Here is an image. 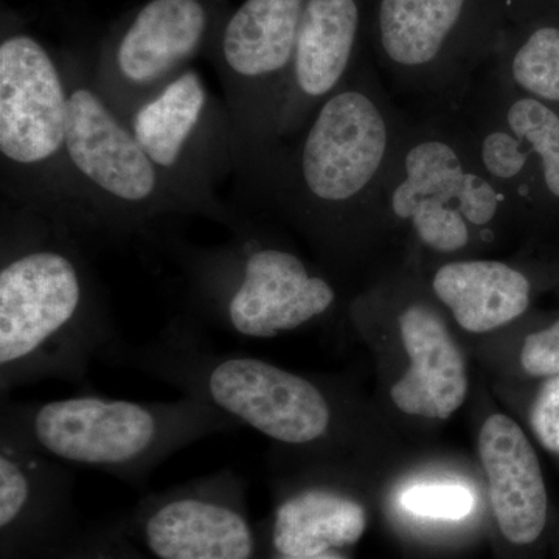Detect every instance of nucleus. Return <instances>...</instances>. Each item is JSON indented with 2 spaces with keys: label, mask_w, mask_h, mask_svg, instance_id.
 Wrapping results in <instances>:
<instances>
[{
  "label": "nucleus",
  "mask_w": 559,
  "mask_h": 559,
  "mask_svg": "<svg viewBox=\"0 0 559 559\" xmlns=\"http://www.w3.org/2000/svg\"><path fill=\"white\" fill-rule=\"evenodd\" d=\"M0 234L2 399L44 380L84 384L121 340L79 237L7 201Z\"/></svg>",
  "instance_id": "f257e3e1"
},
{
  "label": "nucleus",
  "mask_w": 559,
  "mask_h": 559,
  "mask_svg": "<svg viewBox=\"0 0 559 559\" xmlns=\"http://www.w3.org/2000/svg\"><path fill=\"white\" fill-rule=\"evenodd\" d=\"M411 124L369 51L283 143L264 201L322 248H347L378 230L381 190Z\"/></svg>",
  "instance_id": "f03ea898"
},
{
  "label": "nucleus",
  "mask_w": 559,
  "mask_h": 559,
  "mask_svg": "<svg viewBox=\"0 0 559 559\" xmlns=\"http://www.w3.org/2000/svg\"><path fill=\"white\" fill-rule=\"evenodd\" d=\"M238 429L227 415L187 396L138 403L80 393L33 403L2 399L0 406L2 439L132 484L189 444Z\"/></svg>",
  "instance_id": "7ed1b4c3"
},
{
  "label": "nucleus",
  "mask_w": 559,
  "mask_h": 559,
  "mask_svg": "<svg viewBox=\"0 0 559 559\" xmlns=\"http://www.w3.org/2000/svg\"><path fill=\"white\" fill-rule=\"evenodd\" d=\"M103 360L165 382L286 447L318 444L334 429L333 401L314 381L245 353L216 352L186 319L171 320L148 344L120 341Z\"/></svg>",
  "instance_id": "20e7f679"
},
{
  "label": "nucleus",
  "mask_w": 559,
  "mask_h": 559,
  "mask_svg": "<svg viewBox=\"0 0 559 559\" xmlns=\"http://www.w3.org/2000/svg\"><path fill=\"white\" fill-rule=\"evenodd\" d=\"M69 87L61 50L2 21L0 168L3 201L86 235L68 164Z\"/></svg>",
  "instance_id": "39448f33"
},
{
  "label": "nucleus",
  "mask_w": 559,
  "mask_h": 559,
  "mask_svg": "<svg viewBox=\"0 0 559 559\" xmlns=\"http://www.w3.org/2000/svg\"><path fill=\"white\" fill-rule=\"evenodd\" d=\"M516 215L509 194L481 170L454 114L412 121L381 190L378 230L401 229L430 252L455 255L492 241Z\"/></svg>",
  "instance_id": "423d86ee"
},
{
  "label": "nucleus",
  "mask_w": 559,
  "mask_h": 559,
  "mask_svg": "<svg viewBox=\"0 0 559 559\" xmlns=\"http://www.w3.org/2000/svg\"><path fill=\"white\" fill-rule=\"evenodd\" d=\"M218 246L167 242L201 318L241 337L271 340L333 310L337 294L296 250L246 219Z\"/></svg>",
  "instance_id": "0eeeda50"
},
{
  "label": "nucleus",
  "mask_w": 559,
  "mask_h": 559,
  "mask_svg": "<svg viewBox=\"0 0 559 559\" xmlns=\"http://www.w3.org/2000/svg\"><path fill=\"white\" fill-rule=\"evenodd\" d=\"M511 0H370L377 69L430 114L462 108L509 27Z\"/></svg>",
  "instance_id": "6e6552de"
},
{
  "label": "nucleus",
  "mask_w": 559,
  "mask_h": 559,
  "mask_svg": "<svg viewBox=\"0 0 559 559\" xmlns=\"http://www.w3.org/2000/svg\"><path fill=\"white\" fill-rule=\"evenodd\" d=\"M69 87L68 164L86 235H150L154 224L187 215L127 120L106 102L92 58L61 50Z\"/></svg>",
  "instance_id": "1a4fd4ad"
},
{
  "label": "nucleus",
  "mask_w": 559,
  "mask_h": 559,
  "mask_svg": "<svg viewBox=\"0 0 559 559\" xmlns=\"http://www.w3.org/2000/svg\"><path fill=\"white\" fill-rule=\"evenodd\" d=\"M307 0H242L221 25L209 60L218 70L241 189L264 200L283 142L280 116Z\"/></svg>",
  "instance_id": "9d476101"
},
{
  "label": "nucleus",
  "mask_w": 559,
  "mask_h": 559,
  "mask_svg": "<svg viewBox=\"0 0 559 559\" xmlns=\"http://www.w3.org/2000/svg\"><path fill=\"white\" fill-rule=\"evenodd\" d=\"M187 215L235 230L245 223L218 197L235 175L237 146L224 98L191 68L123 116Z\"/></svg>",
  "instance_id": "9b49d317"
},
{
  "label": "nucleus",
  "mask_w": 559,
  "mask_h": 559,
  "mask_svg": "<svg viewBox=\"0 0 559 559\" xmlns=\"http://www.w3.org/2000/svg\"><path fill=\"white\" fill-rule=\"evenodd\" d=\"M229 0H148L106 33L92 75L121 117L200 57H210Z\"/></svg>",
  "instance_id": "f8f14e48"
},
{
  "label": "nucleus",
  "mask_w": 559,
  "mask_h": 559,
  "mask_svg": "<svg viewBox=\"0 0 559 559\" xmlns=\"http://www.w3.org/2000/svg\"><path fill=\"white\" fill-rule=\"evenodd\" d=\"M242 491L240 474L226 468L154 496L140 524L146 546L159 559H252Z\"/></svg>",
  "instance_id": "ddd939ff"
},
{
  "label": "nucleus",
  "mask_w": 559,
  "mask_h": 559,
  "mask_svg": "<svg viewBox=\"0 0 559 559\" xmlns=\"http://www.w3.org/2000/svg\"><path fill=\"white\" fill-rule=\"evenodd\" d=\"M369 3L370 0H307L280 116L283 143L304 130L312 114L344 86L369 53Z\"/></svg>",
  "instance_id": "4468645a"
},
{
  "label": "nucleus",
  "mask_w": 559,
  "mask_h": 559,
  "mask_svg": "<svg viewBox=\"0 0 559 559\" xmlns=\"http://www.w3.org/2000/svg\"><path fill=\"white\" fill-rule=\"evenodd\" d=\"M399 329L411 367L392 388L393 403L415 417L450 418L465 403L468 377L443 316L428 301H411L399 314Z\"/></svg>",
  "instance_id": "2eb2a0df"
},
{
  "label": "nucleus",
  "mask_w": 559,
  "mask_h": 559,
  "mask_svg": "<svg viewBox=\"0 0 559 559\" xmlns=\"http://www.w3.org/2000/svg\"><path fill=\"white\" fill-rule=\"evenodd\" d=\"M479 452L500 532L514 546L536 543L546 530L549 499L524 430L507 415H491L481 426Z\"/></svg>",
  "instance_id": "dca6fc26"
},
{
  "label": "nucleus",
  "mask_w": 559,
  "mask_h": 559,
  "mask_svg": "<svg viewBox=\"0 0 559 559\" xmlns=\"http://www.w3.org/2000/svg\"><path fill=\"white\" fill-rule=\"evenodd\" d=\"M436 299L469 333H488L528 310L532 283L498 260H455L441 264L430 280Z\"/></svg>",
  "instance_id": "f3484780"
},
{
  "label": "nucleus",
  "mask_w": 559,
  "mask_h": 559,
  "mask_svg": "<svg viewBox=\"0 0 559 559\" xmlns=\"http://www.w3.org/2000/svg\"><path fill=\"white\" fill-rule=\"evenodd\" d=\"M367 514L358 500L329 485H307L280 500L272 544L283 557H314L362 538Z\"/></svg>",
  "instance_id": "a211bd4d"
},
{
  "label": "nucleus",
  "mask_w": 559,
  "mask_h": 559,
  "mask_svg": "<svg viewBox=\"0 0 559 559\" xmlns=\"http://www.w3.org/2000/svg\"><path fill=\"white\" fill-rule=\"evenodd\" d=\"M514 90L559 106V17L555 11L513 10L488 66Z\"/></svg>",
  "instance_id": "6ab92c4d"
},
{
  "label": "nucleus",
  "mask_w": 559,
  "mask_h": 559,
  "mask_svg": "<svg viewBox=\"0 0 559 559\" xmlns=\"http://www.w3.org/2000/svg\"><path fill=\"white\" fill-rule=\"evenodd\" d=\"M468 97L462 108L451 114L468 135L481 170L509 194L518 212H525L535 201L536 189H540L535 157L527 143L477 92L471 91Z\"/></svg>",
  "instance_id": "aec40b11"
},
{
  "label": "nucleus",
  "mask_w": 559,
  "mask_h": 559,
  "mask_svg": "<svg viewBox=\"0 0 559 559\" xmlns=\"http://www.w3.org/2000/svg\"><path fill=\"white\" fill-rule=\"evenodd\" d=\"M473 91L506 120L514 134L527 143L538 165L540 189L554 200H559L558 110L514 90L489 68L484 70Z\"/></svg>",
  "instance_id": "412c9836"
},
{
  "label": "nucleus",
  "mask_w": 559,
  "mask_h": 559,
  "mask_svg": "<svg viewBox=\"0 0 559 559\" xmlns=\"http://www.w3.org/2000/svg\"><path fill=\"white\" fill-rule=\"evenodd\" d=\"M403 506L417 516L457 521L473 510L474 496L459 484H421L404 492Z\"/></svg>",
  "instance_id": "4be33fe9"
},
{
  "label": "nucleus",
  "mask_w": 559,
  "mask_h": 559,
  "mask_svg": "<svg viewBox=\"0 0 559 559\" xmlns=\"http://www.w3.org/2000/svg\"><path fill=\"white\" fill-rule=\"evenodd\" d=\"M528 419L539 443L559 455V373L540 385L530 407Z\"/></svg>",
  "instance_id": "5701e85b"
},
{
  "label": "nucleus",
  "mask_w": 559,
  "mask_h": 559,
  "mask_svg": "<svg viewBox=\"0 0 559 559\" xmlns=\"http://www.w3.org/2000/svg\"><path fill=\"white\" fill-rule=\"evenodd\" d=\"M521 364L532 377L549 378L559 373V320L525 337Z\"/></svg>",
  "instance_id": "b1692460"
},
{
  "label": "nucleus",
  "mask_w": 559,
  "mask_h": 559,
  "mask_svg": "<svg viewBox=\"0 0 559 559\" xmlns=\"http://www.w3.org/2000/svg\"><path fill=\"white\" fill-rule=\"evenodd\" d=\"M547 10L559 13V0H513V10Z\"/></svg>",
  "instance_id": "393cba45"
},
{
  "label": "nucleus",
  "mask_w": 559,
  "mask_h": 559,
  "mask_svg": "<svg viewBox=\"0 0 559 559\" xmlns=\"http://www.w3.org/2000/svg\"><path fill=\"white\" fill-rule=\"evenodd\" d=\"M278 559H345L337 551H325V554L314 555V557H283L280 555Z\"/></svg>",
  "instance_id": "a878e982"
},
{
  "label": "nucleus",
  "mask_w": 559,
  "mask_h": 559,
  "mask_svg": "<svg viewBox=\"0 0 559 559\" xmlns=\"http://www.w3.org/2000/svg\"><path fill=\"white\" fill-rule=\"evenodd\" d=\"M511 2H513V0H511Z\"/></svg>",
  "instance_id": "bb28decb"
}]
</instances>
